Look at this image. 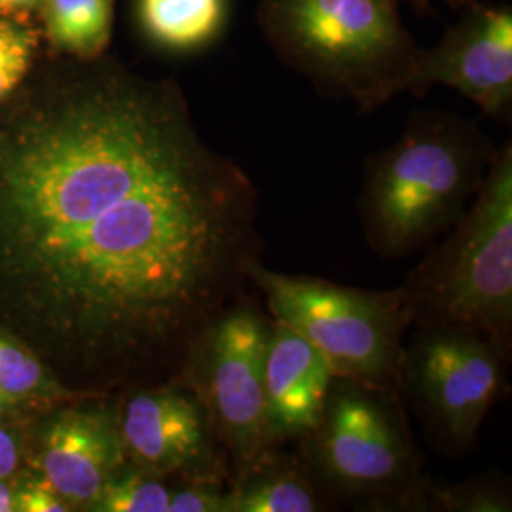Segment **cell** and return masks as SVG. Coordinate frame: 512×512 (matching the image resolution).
Returning a JSON list of instances; mask_svg holds the SVG:
<instances>
[{"label": "cell", "instance_id": "cell-1", "mask_svg": "<svg viewBox=\"0 0 512 512\" xmlns=\"http://www.w3.org/2000/svg\"><path fill=\"white\" fill-rule=\"evenodd\" d=\"M260 255L258 190L177 82L42 52L0 103V330L74 395L177 382Z\"/></svg>", "mask_w": 512, "mask_h": 512}, {"label": "cell", "instance_id": "cell-2", "mask_svg": "<svg viewBox=\"0 0 512 512\" xmlns=\"http://www.w3.org/2000/svg\"><path fill=\"white\" fill-rule=\"evenodd\" d=\"M494 152L473 120L412 114L397 143L366 158L359 215L368 247L385 260L427 249L475 200Z\"/></svg>", "mask_w": 512, "mask_h": 512}, {"label": "cell", "instance_id": "cell-3", "mask_svg": "<svg viewBox=\"0 0 512 512\" xmlns=\"http://www.w3.org/2000/svg\"><path fill=\"white\" fill-rule=\"evenodd\" d=\"M401 0H262L258 25L279 59L363 112L416 92L421 48Z\"/></svg>", "mask_w": 512, "mask_h": 512}, {"label": "cell", "instance_id": "cell-4", "mask_svg": "<svg viewBox=\"0 0 512 512\" xmlns=\"http://www.w3.org/2000/svg\"><path fill=\"white\" fill-rule=\"evenodd\" d=\"M401 289L412 327H463L512 344L511 143L495 148L475 200Z\"/></svg>", "mask_w": 512, "mask_h": 512}, {"label": "cell", "instance_id": "cell-5", "mask_svg": "<svg viewBox=\"0 0 512 512\" xmlns=\"http://www.w3.org/2000/svg\"><path fill=\"white\" fill-rule=\"evenodd\" d=\"M300 459L327 495L378 509L420 511L429 478L397 391L336 376Z\"/></svg>", "mask_w": 512, "mask_h": 512}, {"label": "cell", "instance_id": "cell-6", "mask_svg": "<svg viewBox=\"0 0 512 512\" xmlns=\"http://www.w3.org/2000/svg\"><path fill=\"white\" fill-rule=\"evenodd\" d=\"M270 317L319 349L336 376L399 393V372L412 315L401 287L368 291L313 275L249 270Z\"/></svg>", "mask_w": 512, "mask_h": 512}, {"label": "cell", "instance_id": "cell-7", "mask_svg": "<svg viewBox=\"0 0 512 512\" xmlns=\"http://www.w3.org/2000/svg\"><path fill=\"white\" fill-rule=\"evenodd\" d=\"M511 344L476 330L416 325L404 340L399 395L418 416L433 448L463 456L482 421L507 391Z\"/></svg>", "mask_w": 512, "mask_h": 512}, {"label": "cell", "instance_id": "cell-8", "mask_svg": "<svg viewBox=\"0 0 512 512\" xmlns=\"http://www.w3.org/2000/svg\"><path fill=\"white\" fill-rule=\"evenodd\" d=\"M270 332L272 317L245 294L202 330L177 378L203 404L232 476L275 448L264 399Z\"/></svg>", "mask_w": 512, "mask_h": 512}, {"label": "cell", "instance_id": "cell-9", "mask_svg": "<svg viewBox=\"0 0 512 512\" xmlns=\"http://www.w3.org/2000/svg\"><path fill=\"white\" fill-rule=\"evenodd\" d=\"M118 429L126 463L158 476L230 482V463L200 399L181 382L120 397Z\"/></svg>", "mask_w": 512, "mask_h": 512}, {"label": "cell", "instance_id": "cell-10", "mask_svg": "<svg viewBox=\"0 0 512 512\" xmlns=\"http://www.w3.org/2000/svg\"><path fill=\"white\" fill-rule=\"evenodd\" d=\"M433 50H421L416 92L448 86L471 99L492 118L512 109V10L471 2Z\"/></svg>", "mask_w": 512, "mask_h": 512}, {"label": "cell", "instance_id": "cell-11", "mask_svg": "<svg viewBox=\"0 0 512 512\" xmlns=\"http://www.w3.org/2000/svg\"><path fill=\"white\" fill-rule=\"evenodd\" d=\"M40 478L71 511H92L126 456L118 429V404L82 399L48 423L38 450Z\"/></svg>", "mask_w": 512, "mask_h": 512}, {"label": "cell", "instance_id": "cell-12", "mask_svg": "<svg viewBox=\"0 0 512 512\" xmlns=\"http://www.w3.org/2000/svg\"><path fill=\"white\" fill-rule=\"evenodd\" d=\"M336 372L329 359L296 330L272 319L264 365L268 435L277 448L304 439L323 414Z\"/></svg>", "mask_w": 512, "mask_h": 512}, {"label": "cell", "instance_id": "cell-13", "mask_svg": "<svg viewBox=\"0 0 512 512\" xmlns=\"http://www.w3.org/2000/svg\"><path fill=\"white\" fill-rule=\"evenodd\" d=\"M325 495L300 456L279 454L272 448L230 478L226 512L327 511Z\"/></svg>", "mask_w": 512, "mask_h": 512}, {"label": "cell", "instance_id": "cell-14", "mask_svg": "<svg viewBox=\"0 0 512 512\" xmlns=\"http://www.w3.org/2000/svg\"><path fill=\"white\" fill-rule=\"evenodd\" d=\"M137 31L169 55L200 54L224 33L230 0H133Z\"/></svg>", "mask_w": 512, "mask_h": 512}, {"label": "cell", "instance_id": "cell-15", "mask_svg": "<svg viewBox=\"0 0 512 512\" xmlns=\"http://www.w3.org/2000/svg\"><path fill=\"white\" fill-rule=\"evenodd\" d=\"M116 0H40L35 18L48 52L74 59L107 54Z\"/></svg>", "mask_w": 512, "mask_h": 512}, {"label": "cell", "instance_id": "cell-16", "mask_svg": "<svg viewBox=\"0 0 512 512\" xmlns=\"http://www.w3.org/2000/svg\"><path fill=\"white\" fill-rule=\"evenodd\" d=\"M0 393L19 408H54L82 397L65 389L37 355L0 330Z\"/></svg>", "mask_w": 512, "mask_h": 512}, {"label": "cell", "instance_id": "cell-17", "mask_svg": "<svg viewBox=\"0 0 512 512\" xmlns=\"http://www.w3.org/2000/svg\"><path fill=\"white\" fill-rule=\"evenodd\" d=\"M35 14L0 12V103L18 90L42 55Z\"/></svg>", "mask_w": 512, "mask_h": 512}, {"label": "cell", "instance_id": "cell-18", "mask_svg": "<svg viewBox=\"0 0 512 512\" xmlns=\"http://www.w3.org/2000/svg\"><path fill=\"white\" fill-rule=\"evenodd\" d=\"M511 488L501 475H482L454 486L427 480L421 494L420 511L509 512Z\"/></svg>", "mask_w": 512, "mask_h": 512}, {"label": "cell", "instance_id": "cell-19", "mask_svg": "<svg viewBox=\"0 0 512 512\" xmlns=\"http://www.w3.org/2000/svg\"><path fill=\"white\" fill-rule=\"evenodd\" d=\"M171 488L164 476L143 471L129 463L112 476L105 492L92 511L97 512H167Z\"/></svg>", "mask_w": 512, "mask_h": 512}, {"label": "cell", "instance_id": "cell-20", "mask_svg": "<svg viewBox=\"0 0 512 512\" xmlns=\"http://www.w3.org/2000/svg\"><path fill=\"white\" fill-rule=\"evenodd\" d=\"M228 482L211 478L183 480L179 488H171L167 512H226Z\"/></svg>", "mask_w": 512, "mask_h": 512}, {"label": "cell", "instance_id": "cell-21", "mask_svg": "<svg viewBox=\"0 0 512 512\" xmlns=\"http://www.w3.org/2000/svg\"><path fill=\"white\" fill-rule=\"evenodd\" d=\"M16 511L67 512L71 511V507L55 494L48 482L38 478L16 490Z\"/></svg>", "mask_w": 512, "mask_h": 512}, {"label": "cell", "instance_id": "cell-22", "mask_svg": "<svg viewBox=\"0 0 512 512\" xmlns=\"http://www.w3.org/2000/svg\"><path fill=\"white\" fill-rule=\"evenodd\" d=\"M21 461V444L14 431L0 425V478L8 480L18 471Z\"/></svg>", "mask_w": 512, "mask_h": 512}, {"label": "cell", "instance_id": "cell-23", "mask_svg": "<svg viewBox=\"0 0 512 512\" xmlns=\"http://www.w3.org/2000/svg\"><path fill=\"white\" fill-rule=\"evenodd\" d=\"M418 14L425 16V14H433L435 12V2H444L448 4L452 10H463L465 6H469L475 0H406Z\"/></svg>", "mask_w": 512, "mask_h": 512}, {"label": "cell", "instance_id": "cell-24", "mask_svg": "<svg viewBox=\"0 0 512 512\" xmlns=\"http://www.w3.org/2000/svg\"><path fill=\"white\" fill-rule=\"evenodd\" d=\"M40 0H0V12L35 14Z\"/></svg>", "mask_w": 512, "mask_h": 512}, {"label": "cell", "instance_id": "cell-25", "mask_svg": "<svg viewBox=\"0 0 512 512\" xmlns=\"http://www.w3.org/2000/svg\"><path fill=\"white\" fill-rule=\"evenodd\" d=\"M16 511V490L0 478V512Z\"/></svg>", "mask_w": 512, "mask_h": 512}, {"label": "cell", "instance_id": "cell-26", "mask_svg": "<svg viewBox=\"0 0 512 512\" xmlns=\"http://www.w3.org/2000/svg\"><path fill=\"white\" fill-rule=\"evenodd\" d=\"M21 412L18 404L12 403L6 395L0 393V425H8Z\"/></svg>", "mask_w": 512, "mask_h": 512}]
</instances>
